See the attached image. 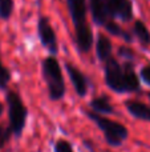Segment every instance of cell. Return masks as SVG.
<instances>
[{
	"mask_svg": "<svg viewBox=\"0 0 150 152\" xmlns=\"http://www.w3.org/2000/svg\"><path fill=\"white\" fill-rule=\"evenodd\" d=\"M66 7L74 27V45L80 53H88L93 47V32L87 21V0H66Z\"/></svg>",
	"mask_w": 150,
	"mask_h": 152,
	"instance_id": "cell-2",
	"label": "cell"
},
{
	"mask_svg": "<svg viewBox=\"0 0 150 152\" xmlns=\"http://www.w3.org/2000/svg\"><path fill=\"white\" fill-rule=\"evenodd\" d=\"M109 19H120L121 21H132L134 18L132 0H104Z\"/></svg>",
	"mask_w": 150,
	"mask_h": 152,
	"instance_id": "cell-7",
	"label": "cell"
},
{
	"mask_svg": "<svg viewBox=\"0 0 150 152\" xmlns=\"http://www.w3.org/2000/svg\"><path fill=\"white\" fill-rule=\"evenodd\" d=\"M15 10V1L13 0H0V19L4 21L9 20Z\"/></svg>",
	"mask_w": 150,
	"mask_h": 152,
	"instance_id": "cell-15",
	"label": "cell"
},
{
	"mask_svg": "<svg viewBox=\"0 0 150 152\" xmlns=\"http://www.w3.org/2000/svg\"><path fill=\"white\" fill-rule=\"evenodd\" d=\"M124 105H125V108H126V111L133 118L138 119V120L149 121L150 123V107H148L145 103L129 99V100H125Z\"/></svg>",
	"mask_w": 150,
	"mask_h": 152,
	"instance_id": "cell-9",
	"label": "cell"
},
{
	"mask_svg": "<svg viewBox=\"0 0 150 152\" xmlns=\"http://www.w3.org/2000/svg\"><path fill=\"white\" fill-rule=\"evenodd\" d=\"M133 36L137 37V40L144 45V47H148L150 45V31L148 29L146 24L141 20H136L133 24Z\"/></svg>",
	"mask_w": 150,
	"mask_h": 152,
	"instance_id": "cell-14",
	"label": "cell"
},
{
	"mask_svg": "<svg viewBox=\"0 0 150 152\" xmlns=\"http://www.w3.org/2000/svg\"><path fill=\"white\" fill-rule=\"evenodd\" d=\"M5 102L8 107V131L12 136L20 137L28 119V108L21 96L13 89L5 91Z\"/></svg>",
	"mask_w": 150,
	"mask_h": 152,
	"instance_id": "cell-5",
	"label": "cell"
},
{
	"mask_svg": "<svg viewBox=\"0 0 150 152\" xmlns=\"http://www.w3.org/2000/svg\"><path fill=\"white\" fill-rule=\"evenodd\" d=\"M37 35L41 45L49 52V56L58 53V40L48 16H40L37 21Z\"/></svg>",
	"mask_w": 150,
	"mask_h": 152,
	"instance_id": "cell-6",
	"label": "cell"
},
{
	"mask_svg": "<svg viewBox=\"0 0 150 152\" xmlns=\"http://www.w3.org/2000/svg\"><path fill=\"white\" fill-rule=\"evenodd\" d=\"M3 111H4V107H3V104H1V103H0V116H1Z\"/></svg>",
	"mask_w": 150,
	"mask_h": 152,
	"instance_id": "cell-20",
	"label": "cell"
},
{
	"mask_svg": "<svg viewBox=\"0 0 150 152\" xmlns=\"http://www.w3.org/2000/svg\"><path fill=\"white\" fill-rule=\"evenodd\" d=\"M140 77H141V80H142L145 84L150 86V64H148V66H145V67H142V68H141Z\"/></svg>",
	"mask_w": 150,
	"mask_h": 152,
	"instance_id": "cell-19",
	"label": "cell"
},
{
	"mask_svg": "<svg viewBox=\"0 0 150 152\" xmlns=\"http://www.w3.org/2000/svg\"><path fill=\"white\" fill-rule=\"evenodd\" d=\"M112 52H113V43L108 36L100 34L97 36V42H96V58L98 61L105 63L106 60L112 58Z\"/></svg>",
	"mask_w": 150,
	"mask_h": 152,
	"instance_id": "cell-10",
	"label": "cell"
},
{
	"mask_svg": "<svg viewBox=\"0 0 150 152\" xmlns=\"http://www.w3.org/2000/svg\"><path fill=\"white\" fill-rule=\"evenodd\" d=\"M118 58L124 59L125 61H133L136 59V52L134 50L126 47V45H121L118 48Z\"/></svg>",
	"mask_w": 150,
	"mask_h": 152,
	"instance_id": "cell-16",
	"label": "cell"
},
{
	"mask_svg": "<svg viewBox=\"0 0 150 152\" xmlns=\"http://www.w3.org/2000/svg\"><path fill=\"white\" fill-rule=\"evenodd\" d=\"M53 152H74L72 144L65 139H58L53 145Z\"/></svg>",
	"mask_w": 150,
	"mask_h": 152,
	"instance_id": "cell-17",
	"label": "cell"
},
{
	"mask_svg": "<svg viewBox=\"0 0 150 152\" xmlns=\"http://www.w3.org/2000/svg\"><path fill=\"white\" fill-rule=\"evenodd\" d=\"M41 75L47 84L49 99L60 102L65 97L66 87L64 80L63 68L56 56H47L41 60Z\"/></svg>",
	"mask_w": 150,
	"mask_h": 152,
	"instance_id": "cell-3",
	"label": "cell"
},
{
	"mask_svg": "<svg viewBox=\"0 0 150 152\" xmlns=\"http://www.w3.org/2000/svg\"><path fill=\"white\" fill-rule=\"evenodd\" d=\"M104 28H105V31L108 32L109 35L116 36V37H121V39H124L126 43H133V40H134V39H133V35L130 34L129 31L124 29L118 23L110 20V19H109V20L105 23Z\"/></svg>",
	"mask_w": 150,
	"mask_h": 152,
	"instance_id": "cell-13",
	"label": "cell"
},
{
	"mask_svg": "<svg viewBox=\"0 0 150 152\" xmlns=\"http://www.w3.org/2000/svg\"><path fill=\"white\" fill-rule=\"evenodd\" d=\"M11 136H12V135L9 134V131H8L7 127L0 126V150L5 147V144L9 142Z\"/></svg>",
	"mask_w": 150,
	"mask_h": 152,
	"instance_id": "cell-18",
	"label": "cell"
},
{
	"mask_svg": "<svg viewBox=\"0 0 150 152\" xmlns=\"http://www.w3.org/2000/svg\"><path fill=\"white\" fill-rule=\"evenodd\" d=\"M65 72L68 74L71 83L73 86L76 94L80 97H85L89 89V80L84 75V72L79 68V67L73 66L72 63H65Z\"/></svg>",
	"mask_w": 150,
	"mask_h": 152,
	"instance_id": "cell-8",
	"label": "cell"
},
{
	"mask_svg": "<svg viewBox=\"0 0 150 152\" xmlns=\"http://www.w3.org/2000/svg\"><path fill=\"white\" fill-rule=\"evenodd\" d=\"M148 97H149V100H150V92H148Z\"/></svg>",
	"mask_w": 150,
	"mask_h": 152,
	"instance_id": "cell-21",
	"label": "cell"
},
{
	"mask_svg": "<svg viewBox=\"0 0 150 152\" xmlns=\"http://www.w3.org/2000/svg\"><path fill=\"white\" fill-rule=\"evenodd\" d=\"M89 107L92 108L93 112L98 113V115H113L114 111L113 104L110 103V100L108 99V96L102 95V96H96L89 102Z\"/></svg>",
	"mask_w": 150,
	"mask_h": 152,
	"instance_id": "cell-12",
	"label": "cell"
},
{
	"mask_svg": "<svg viewBox=\"0 0 150 152\" xmlns=\"http://www.w3.org/2000/svg\"><path fill=\"white\" fill-rule=\"evenodd\" d=\"M82 112L101 129V132L104 134V137H105V142L110 147H120L129 137V129L122 123L112 120L106 116L98 115V113L89 110H82Z\"/></svg>",
	"mask_w": 150,
	"mask_h": 152,
	"instance_id": "cell-4",
	"label": "cell"
},
{
	"mask_svg": "<svg viewBox=\"0 0 150 152\" xmlns=\"http://www.w3.org/2000/svg\"><path fill=\"white\" fill-rule=\"evenodd\" d=\"M104 80L106 87L116 94H130L141 89L140 77L134 71V63H120L113 56L104 63Z\"/></svg>",
	"mask_w": 150,
	"mask_h": 152,
	"instance_id": "cell-1",
	"label": "cell"
},
{
	"mask_svg": "<svg viewBox=\"0 0 150 152\" xmlns=\"http://www.w3.org/2000/svg\"><path fill=\"white\" fill-rule=\"evenodd\" d=\"M88 3H89V10L94 24L104 27L106 21L109 20V16L106 13L105 8V1L104 0H88Z\"/></svg>",
	"mask_w": 150,
	"mask_h": 152,
	"instance_id": "cell-11",
	"label": "cell"
}]
</instances>
